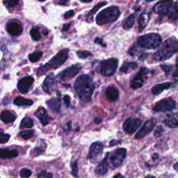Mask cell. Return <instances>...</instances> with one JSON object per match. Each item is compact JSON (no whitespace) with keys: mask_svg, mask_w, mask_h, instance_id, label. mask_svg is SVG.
I'll use <instances>...</instances> for the list:
<instances>
[{"mask_svg":"<svg viewBox=\"0 0 178 178\" xmlns=\"http://www.w3.org/2000/svg\"><path fill=\"white\" fill-rule=\"evenodd\" d=\"M75 89L82 101L90 102L94 91V85L91 77L87 75L78 77L75 82Z\"/></svg>","mask_w":178,"mask_h":178,"instance_id":"1","label":"cell"},{"mask_svg":"<svg viewBox=\"0 0 178 178\" xmlns=\"http://www.w3.org/2000/svg\"><path fill=\"white\" fill-rule=\"evenodd\" d=\"M178 51V42L176 38H171L164 42L161 47L154 55V59L157 61H166L176 54Z\"/></svg>","mask_w":178,"mask_h":178,"instance_id":"2","label":"cell"},{"mask_svg":"<svg viewBox=\"0 0 178 178\" xmlns=\"http://www.w3.org/2000/svg\"><path fill=\"white\" fill-rule=\"evenodd\" d=\"M68 52L69 50L67 49L60 51L49 62L40 67L37 70L36 74L38 76H41L51 69H57L62 66L68 57Z\"/></svg>","mask_w":178,"mask_h":178,"instance_id":"3","label":"cell"},{"mask_svg":"<svg viewBox=\"0 0 178 178\" xmlns=\"http://www.w3.org/2000/svg\"><path fill=\"white\" fill-rule=\"evenodd\" d=\"M120 17V10L118 7H110L101 11L96 16V20L97 24L103 25L105 24L113 22Z\"/></svg>","mask_w":178,"mask_h":178,"instance_id":"4","label":"cell"},{"mask_svg":"<svg viewBox=\"0 0 178 178\" xmlns=\"http://www.w3.org/2000/svg\"><path fill=\"white\" fill-rule=\"evenodd\" d=\"M161 42L162 40L160 35L155 33H147L137 40V43L140 47L148 50H154L159 47L161 45Z\"/></svg>","mask_w":178,"mask_h":178,"instance_id":"5","label":"cell"},{"mask_svg":"<svg viewBox=\"0 0 178 178\" xmlns=\"http://www.w3.org/2000/svg\"><path fill=\"white\" fill-rule=\"evenodd\" d=\"M118 66V60L116 58H111L100 63L99 72L104 77H111L115 74Z\"/></svg>","mask_w":178,"mask_h":178,"instance_id":"6","label":"cell"},{"mask_svg":"<svg viewBox=\"0 0 178 178\" xmlns=\"http://www.w3.org/2000/svg\"><path fill=\"white\" fill-rule=\"evenodd\" d=\"M177 107V103L172 98H166L156 103L153 107V111L155 112H166L173 111Z\"/></svg>","mask_w":178,"mask_h":178,"instance_id":"7","label":"cell"},{"mask_svg":"<svg viewBox=\"0 0 178 178\" xmlns=\"http://www.w3.org/2000/svg\"><path fill=\"white\" fill-rule=\"evenodd\" d=\"M126 156L127 150L125 148H118L116 150L110 158V165L113 169H116L121 166Z\"/></svg>","mask_w":178,"mask_h":178,"instance_id":"8","label":"cell"},{"mask_svg":"<svg viewBox=\"0 0 178 178\" xmlns=\"http://www.w3.org/2000/svg\"><path fill=\"white\" fill-rule=\"evenodd\" d=\"M104 146L102 143L95 142L92 144L89 150L88 158L92 163H96L102 155Z\"/></svg>","mask_w":178,"mask_h":178,"instance_id":"9","label":"cell"},{"mask_svg":"<svg viewBox=\"0 0 178 178\" xmlns=\"http://www.w3.org/2000/svg\"><path fill=\"white\" fill-rule=\"evenodd\" d=\"M81 69L82 66L80 64H75V65L67 67V68L60 72L59 75H58V78L62 81L69 80V79L73 78L75 75H77Z\"/></svg>","mask_w":178,"mask_h":178,"instance_id":"10","label":"cell"},{"mask_svg":"<svg viewBox=\"0 0 178 178\" xmlns=\"http://www.w3.org/2000/svg\"><path fill=\"white\" fill-rule=\"evenodd\" d=\"M142 122L139 118H127L123 124V129L125 132L129 134H132L139 129Z\"/></svg>","mask_w":178,"mask_h":178,"instance_id":"11","label":"cell"},{"mask_svg":"<svg viewBox=\"0 0 178 178\" xmlns=\"http://www.w3.org/2000/svg\"><path fill=\"white\" fill-rule=\"evenodd\" d=\"M156 123V121L155 118H152L150 120H148L145 124H144L143 126L141 128V130L138 131L137 134L135 136V138L136 139H141L143 138L146 135H148L150 131H151L154 127H155Z\"/></svg>","mask_w":178,"mask_h":178,"instance_id":"12","label":"cell"},{"mask_svg":"<svg viewBox=\"0 0 178 178\" xmlns=\"http://www.w3.org/2000/svg\"><path fill=\"white\" fill-rule=\"evenodd\" d=\"M148 72V69L147 67H141L139 72L134 77L131 82V87L134 89H137L141 88L143 85L144 83V76L146 75Z\"/></svg>","mask_w":178,"mask_h":178,"instance_id":"13","label":"cell"},{"mask_svg":"<svg viewBox=\"0 0 178 178\" xmlns=\"http://www.w3.org/2000/svg\"><path fill=\"white\" fill-rule=\"evenodd\" d=\"M173 4V0H162L155 6L153 10L155 13L160 15L168 14Z\"/></svg>","mask_w":178,"mask_h":178,"instance_id":"14","label":"cell"},{"mask_svg":"<svg viewBox=\"0 0 178 178\" xmlns=\"http://www.w3.org/2000/svg\"><path fill=\"white\" fill-rule=\"evenodd\" d=\"M34 82V79L32 77H24L22 78L18 82L17 84V88L18 90L21 93L25 94L27 92L29 91L31 86Z\"/></svg>","mask_w":178,"mask_h":178,"instance_id":"15","label":"cell"},{"mask_svg":"<svg viewBox=\"0 0 178 178\" xmlns=\"http://www.w3.org/2000/svg\"><path fill=\"white\" fill-rule=\"evenodd\" d=\"M34 115L40 120L41 124L43 126L47 125L51 121V118L49 116L46 109L42 106L39 107L37 109V111L35 112Z\"/></svg>","mask_w":178,"mask_h":178,"instance_id":"16","label":"cell"},{"mask_svg":"<svg viewBox=\"0 0 178 178\" xmlns=\"http://www.w3.org/2000/svg\"><path fill=\"white\" fill-rule=\"evenodd\" d=\"M108 157H109V153H107L106 155L102 161L97 166V167L96 169V173L98 176H103L105 175L109 169V161H108Z\"/></svg>","mask_w":178,"mask_h":178,"instance_id":"17","label":"cell"},{"mask_svg":"<svg viewBox=\"0 0 178 178\" xmlns=\"http://www.w3.org/2000/svg\"><path fill=\"white\" fill-rule=\"evenodd\" d=\"M7 31L11 35L18 36L22 33V27L16 22H11L8 24Z\"/></svg>","mask_w":178,"mask_h":178,"instance_id":"18","label":"cell"},{"mask_svg":"<svg viewBox=\"0 0 178 178\" xmlns=\"http://www.w3.org/2000/svg\"><path fill=\"white\" fill-rule=\"evenodd\" d=\"M105 96L107 100L111 101V102H115L118 99L119 91L114 86H109L106 89Z\"/></svg>","mask_w":178,"mask_h":178,"instance_id":"19","label":"cell"},{"mask_svg":"<svg viewBox=\"0 0 178 178\" xmlns=\"http://www.w3.org/2000/svg\"><path fill=\"white\" fill-rule=\"evenodd\" d=\"M54 79L55 77L53 73L49 75L47 77L45 78L43 84H42V88H43V90L46 92V93H51V88L54 84Z\"/></svg>","mask_w":178,"mask_h":178,"instance_id":"20","label":"cell"},{"mask_svg":"<svg viewBox=\"0 0 178 178\" xmlns=\"http://www.w3.org/2000/svg\"><path fill=\"white\" fill-rule=\"evenodd\" d=\"M172 86V83L171 82H165L162 84H156L152 88V93L154 95H159L161 93L164 91L171 88Z\"/></svg>","mask_w":178,"mask_h":178,"instance_id":"21","label":"cell"},{"mask_svg":"<svg viewBox=\"0 0 178 178\" xmlns=\"http://www.w3.org/2000/svg\"><path fill=\"white\" fill-rule=\"evenodd\" d=\"M47 105L54 112H59L61 109V100L59 98H52L47 101Z\"/></svg>","mask_w":178,"mask_h":178,"instance_id":"22","label":"cell"},{"mask_svg":"<svg viewBox=\"0 0 178 178\" xmlns=\"http://www.w3.org/2000/svg\"><path fill=\"white\" fill-rule=\"evenodd\" d=\"M18 155V152L16 150L1 149L0 150V158L11 159L16 157Z\"/></svg>","mask_w":178,"mask_h":178,"instance_id":"23","label":"cell"},{"mask_svg":"<svg viewBox=\"0 0 178 178\" xmlns=\"http://www.w3.org/2000/svg\"><path fill=\"white\" fill-rule=\"evenodd\" d=\"M15 118H16L15 116L11 111H4L0 114V119H1L3 122H6V123L14 122Z\"/></svg>","mask_w":178,"mask_h":178,"instance_id":"24","label":"cell"},{"mask_svg":"<svg viewBox=\"0 0 178 178\" xmlns=\"http://www.w3.org/2000/svg\"><path fill=\"white\" fill-rule=\"evenodd\" d=\"M106 4L107 3L106 2H102L98 3L97 5L95 6V7L88 12V14L87 15V16H86V20H87V22H91V21L93 19V15L96 13V11L101 7L105 6Z\"/></svg>","mask_w":178,"mask_h":178,"instance_id":"25","label":"cell"},{"mask_svg":"<svg viewBox=\"0 0 178 178\" xmlns=\"http://www.w3.org/2000/svg\"><path fill=\"white\" fill-rule=\"evenodd\" d=\"M137 15V11L136 13L130 15L126 20H125L123 23H122V26H123L125 29H130L133 27L135 22V20H136V17Z\"/></svg>","mask_w":178,"mask_h":178,"instance_id":"26","label":"cell"},{"mask_svg":"<svg viewBox=\"0 0 178 178\" xmlns=\"http://www.w3.org/2000/svg\"><path fill=\"white\" fill-rule=\"evenodd\" d=\"M168 17L173 22H176L177 20V14H178V7H177V2H176L173 4L171 8L170 9L169 12L168 13Z\"/></svg>","mask_w":178,"mask_h":178,"instance_id":"27","label":"cell"},{"mask_svg":"<svg viewBox=\"0 0 178 178\" xmlns=\"http://www.w3.org/2000/svg\"><path fill=\"white\" fill-rule=\"evenodd\" d=\"M138 66V64L136 62H128L124 63L121 67V71L123 73H130L133 70L136 69Z\"/></svg>","mask_w":178,"mask_h":178,"instance_id":"28","label":"cell"},{"mask_svg":"<svg viewBox=\"0 0 178 178\" xmlns=\"http://www.w3.org/2000/svg\"><path fill=\"white\" fill-rule=\"evenodd\" d=\"M148 15L146 13H141L139 19V32H142L143 29L146 27V24L148 22Z\"/></svg>","mask_w":178,"mask_h":178,"instance_id":"29","label":"cell"},{"mask_svg":"<svg viewBox=\"0 0 178 178\" xmlns=\"http://www.w3.org/2000/svg\"><path fill=\"white\" fill-rule=\"evenodd\" d=\"M33 103L32 100L26 99L22 97H17L14 100V104L17 106H31Z\"/></svg>","mask_w":178,"mask_h":178,"instance_id":"30","label":"cell"},{"mask_svg":"<svg viewBox=\"0 0 178 178\" xmlns=\"http://www.w3.org/2000/svg\"><path fill=\"white\" fill-rule=\"evenodd\" d=\"M164 123L166 126L171 128H177L178 127V121L176 116H175V117L172 116V117L166 119Z\"/></svg>","mask_w":178,"mask_h":178,"instance_id":"31","label":"cell"},{"mask_svg":"<svg viewBox=\"0 0 178 178\" xmlns=\"http://www.w3.org/2000/svg\"><path fill=\"white\" fill-rule=\"evenodd\" d=\"M33 125L32 119L29 117H25L21 121L20 127V128H32Z\"/></svg>","mask_w":178,"mask_h":178,"instance_id":"32","label":"cell"},{"mask_svg":"<svg viewBox=\"0 0 178 178\" xmlns=\"http://www.w3.org/2000/svg\"><path fill=\"white\" fill-rule=\"evenodd\" d=\"M42 56V52H35L29 55V60L33 63L37 62Z\"/></svg>","mask_w":178,"mask_h":178,"instance_id":"33","label":"cell"},{"mask_svg":"<svg viewBox=\"0 0 178 178\" xmlns=\"http://www.w3.org/2000/svg\"><path fill=\"white\" fill-rule=\"evenodd\" d=\"M30 35L32 36V39L35 41H38L41 38V33H40L39 31L36 28H33L30 31Z\"/></svg>","mask_w":178,"mask_h":178,"instance_id":"34","label":"cell"},{"mask_svg":"<svg viewBox=\"0 0 178 178\" xmlns=\"http://www.w3.org/2000/svg\"><path fill=\"white\" fill-rule=\"evenodd\" d=\"M20 0H3V3L8 8H13L19 4Z\"/></svg>","mask_w":178,"mask_h":178,"instance_id":"35","label":"cell"},{"mask_svg":"<svg viewBox=\"0 0 178 178\" xmlns=\"http://www.w3.org/2000/svg\"><path fill=\"white\" fill-rule=\"evenodd\" d=\"M33 132H34V131L31 130H26V131H20L19 135L20 137H22L23 139H25L27 140L30 139V138H32L33 135Z\"/></svg>","mask_w":178,"mask_h":178,"instance_id":"36","label":"cell"},{"mask_svg":"<svg viewBox=\"0 0 178 178\" xmlns=\"http://www.w3.org/2000/svg\"><path fill=\"white\" fill-rule=\"evenodd\" d=\"M77 55L79 58H80L82 59H87V58L92 56L91 52L88 51H79L77 52Z\"/></svg>","mask_w":178,"mask_h":178,"instance_id":"37","label":"cell"},{"mask_svg":"<svg viewBox=\"0 0 178 178\" xmlns=\"http://www.w3.org/2000/svg\"><path fill=\"white\" fill-rule=\"evenodd\" d=\"M10 139V135L8 134H4L2 130H0V143H5L8 141Z\"/></svg>","mask_w":178,"mask_h":178,"instance_id":"38","label":"cell"},{"mask_svg":"<svg viewBox=\"0 0 178 178\" xmlns=\"http://www.w3.org/2000/svg\"><path fill=\"white\" fill-rule=\"evenodd\" d=\"M32 171L27 169V168H22V169L20 171V176L22 178H28L32 176Z\"/></svg>","mask_w":178,"mask_h":178,"instance_id":"39","label":"cell"},{"mask_svg":"<svg viewBox=\"0 0 178 178\" xmlns=\"http://www.w3.org/2000/svg\"><path fill=\"white\" fill-rule=\"evenodd\" d=\"M72 175L75 177H78V166L77 161H75L72 164Z\"/></svg>","mask_w":178,"mask_h":178,"instance_id":"40","label":"cell"},{"mask_svg":"<svg viewBox=\"0 0 178 178\" xmlns=\"http://www.w3.org/2000/svg\"><path fill=\"white\" fill-rule=\"evenodd\" d=\"M53 174L52 173H48L47 171H43L39 175L38 178H52Z\"/></svg>","mask_w":178,"mask_h":178,"instance_id":"41","label":"cell"},{"mask_svg":"<svg viewBox=\"0 0 178 178\" xmlns=\"http://www.w3.org/2000/svg\"><path fill=\"white\" fill-rule=\"evenodd\" d=\"M160 67H161V68L163 69V70L166 72V75L169 74V72L171 70L172 67H173V66H170V65H161Z\"/></svg>","mask_w":178,"mask_h":178,"instance_id":"42","label":"cell"},{"mask_svg":"<svg viewBox=\"0 0 178 178\" xmlns=\"http://www.w3.org/2000/svg\"><path fill=\"white\" fill-rule=\"evenodd\" d=\"M164 127L161 126V125H159V126L156 129V130L155 131V136L156 137L160 136L161 135V133L164 131Z\"/></svg>","mask_w":178,"mask_h":178,"instance_id":"43","label":"cell"},{"mask_svg":"<svg viewBox=\"0 0 178 178\" xmlns=\"http://www.w3.org/2000/svg\"><path fill=\"white\" fill-rule=\"evenodd\" d=\"M63 102L66 107H69L70 104V97L69 96H65L63 97Z\"/></svg>","mask_w":178,"mask_h":178,"instance_id":"44","label":"cell"},{"mask_svg":"<svg viewBox=\"0 0 178 178\" xmlns=\"http://www.w3.org/2000/svg\"><path fill=\"white\" fill-rule=\"evenodd\" d=\"M74 13L75 12L72 10H70L68 11H67L66 13L64 14V18H65V19H68V18H70V17H72V15H74Z\"/></svg>","mask_w":178,"mask_h":178,"instance_id":"45","label":"cell"},{"mask_svg":"<svg viewBox=\"0 0 178 178\" xmlns=\"http://www.w3.org/2000/svg\"><path fill=\"white\" fill-rule=\"evenodd\" d=\"M94 42H96V43L98 44V45L102 46V47H106V44L103 43V42H102L103 41H102V40L101 39V38H96V39H95Z\"/></svg>","mask_w":178,"mask_h":178,"instance_id":"46","label":"cell"},{"mask_svg":"<svg viewBox=\"0 0 178 178\" xmlns=\"http://www.w3.org/2000/svg\"><path fill=\"white\" fill-rule=\"evenodd\" d=\"M70 26V23L64 24L63 27V29H62V31H63V32H66V31H67V30H68Z\"/></svg>","mask_w":178,"mask_h":178,"instance_id":"47","label":"cell"},{"mask_svg":"<svg viewBox=\"0 0 178 178\" xmlns=\"http://www.w3.org/2000/svg\"><path fill=\"white\" fill-rule=\"evenodd\" d=\"M65 130L67 131H70V130H71V122H68L67 123L66 125V128L65 129Z\"/></svg>","mask_w":178,"mask_h":178,"instance_id":"48","label":"cell"},{"mask_svg":"<svg viewBox=\"0 0 178 178\" xmlns=\"http://www.w3.org/2000/svg\"><path fill=\"white\" fill-rule=\"evenodd\" d=\"M117 143H118V141H117L112 140L111 141H110L109 145H110V146H116Z\"/></svg>","mask_w":178,"mask_h":178,"instance_id":"49","label":"cell"},{"mask_svg":"<svg viewBox=\"0 0 178 178\" xmlns=\"http://www.w3.org/2000/svg\"><path fill=\"white\" fill-rule=\"evenodd\" d=\"M69 1L70 0H61L59 4L61 5H66Z\"/></svg>","mask_w":178,"mask_h":178,"instance_id":"50","label":"cell"},{"mask_svg":"<svg viewBox=\"0 0 178 178\" xmlns=\"http://www.w3.org/2000/svg\"><path fill=\"white\" fill-rule=\"evenodd\" d=\"M102 119H100V118H95V120H94V122H96V124H99V123H100L101 122H102Z\"/></svg>","mask_w":178,"mask_h":178,"instance_id":"51","label":"cell"},{"mask_svg":"<svg viewBox=\"0 0 178 178\" xmlns=\"http://www.w3.org/2000/svg\"><path fill=\"white\" fill-rule=\"evenodd\" d=\"M113 178H124V177H122L121 174H118V175H116V176L113 177Z\"/></svg>","mask_w":178,"mask_h":178,"instance_id":"52","label":"cell"},{"mask_svg":"<svg viewBox=\"0 0 178 178\" xmlns=\"http://www.w3.org/2000/svg\"><path fill=\"white\" fill-rule=\"evenodd\" d=\"M157 158H159V155L158 154H155L154 156H153V159L155 160V159H156Z\"/></svg>","mask_w":178,"mask_h":178,"instance_id":"53","label":"cell"},{"mask_svg":"<svg viewBox=\"0 0 178 178\" xmlns=\"http://www.w3.org/2000/svg\"><path fill=\"white\" fill-rule=\"evenodd\" d=\"M81 1H82V2H83L87 3V2H91L93 1V0H81Z\"/></svg>","mask_w":178,"mask_h":178,"instance_id":"54","label":"cell"},{"mask_svg":"<svg viewBox=\"0 0 178 178\" xmlns=\"http://www.w3.org/2000/svg\"><path fill=\"white\" fill-rule=\"evenodd\" d=\"M146 178H156L155 176H151V175H149V176H146Z\"/></svg>","mask_w":178,"mask_h":178,"instance_id":"55","label":"cell"},{"mask_svg":"<svg viewBox=\"0 0 178 178\" xmlns=\"http://www.w3.org/2000/svg\"><path fill=\"white\" fill-rule=\"evenodd\" d=\"M177 164H175V166H174V168H175V169H176V171L177 170Z\"/></svg>","mask_w":178,"mask_h":178,"instance_id":"56","label":"cell"},{"mask_svg":"<svg viewBox=\"0 0 178 178\" xmlns=\"http://www.w3.org/2000/svg\"><path fill=\"white\" fill-rule=\"evenodd\" d=\"M147 2H152V1H155V0H146Z\"/></svg>","mask_w":178,"mask_h":178,"instance_id":"57","label":"cell"},{"mask_svg":"<svg viewBox=\"0 0 178 178\" xmlns=\"http://www.w3.org/2000/svg\"><path fill=\"white\" fill-rule=\"evenodd\" d=\"M38 1H40V2H45V0H38Z\"/></svg>","mask_w":178,"mask_h":178,"instance_id":"58","label":"cell"}]
</instances>
